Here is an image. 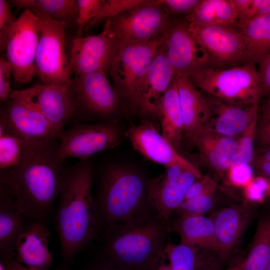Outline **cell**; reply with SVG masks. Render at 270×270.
I'll use <instances>...</instances> for the list:
<instances>
[{
  "mask_svg": "<svg viewBox=\"0 0 270 270\" xmlns=\"http://www.w3.org/2000/svg\"><path fill=\"white\" fill-rule=\"evenodd\" d=\"M92 270H136L118 264L114 262L110 261V263L106 264L100 266H98Z\"/></svg>",
  "mask_w": 270,
  "mask_h": 270,
  "instance_id": "obj_50",
  "label": "cell"
},
{
  "mask_svg": "<svg viewBox=\"0 0 270 270\" xmlns=\"http://www.w3.org/2000/svg\"><path fill=\"white\" fill-rule=\"evenodd\" d=\"M258 73L260 78L263 94L270 96V54L258 64Z\"/></svg>",
  "mask_w": 270,
  "mask_h": 270,
  "instance_id": "obj_45",
  "label": "cell"
},
{
  "mask_svg": "<svg viewBox=\"0 0 270 270\" xmlns=\"http://www.w3.org/2000/svg\"><path fill=\"white\" fill-rule=\"evenodd\" d=\"M205 99L209 117L204 129L220 134L238 138L258 116V104H232L210 95Z\"/></svg>",
  "mask_w": 270,
  "mask_h": 270,
  "instance_id": "obj_18",
  "label": "cell"
},
{
  "mask_svg": "<svg viewBox=\"0 0 270 270\" xmlns=\"http://www.w3.org/2000/svg\"><path fill=\"white\" fill-rule=\"evenodd\" d=\"M126 136L134 148L146 158L166 168L178 165L194 173L200 178L202 177L196 166L180 154L151 122L144 121L130 126Z\"/></svg>",
  "mask_w": 270,
  "mask_h": 270,
  "instance_id": "obj_17",
  "label": "cell"
},
{
  "mask_svg": "<svg viewBox=\"0 0 270 270\" xmlns=\"http://www.w3.org/2000/svg\"><path fill=\"white\" fill-rule=\"evenodd\" d=\"M262 114V120H270V96L268 97V100L263 107Z\"/></svg>",
  "mask_w": 270,
  "mask_h": 270,
  "instance_id": "obj_51",
  "label": "cell"
},
{
  "mask_svg": "<svg viewBox=\"0 0 270 270\" xmlns=\"http://www.w3.org/2000/svg\"><path fill=\"white\" fill-rule=\"evenodd\" d=\"M70 86L44 84L12 90L10 98L22 101L44 116L60 132L74 118Z\"/></svg>",
  "mask_w": 270,
  "mask_h": 270,
  "instance_id": "obj_15",
  "label": "cell"
},
{
  "mask_svg": "<svg viewBox=\"0 0 270 270\" xmlns=\"http://www.w3.org/2000/svg\"><path fill=\"white\" fill-rule=\"evenodd\" d=\"M92 169L87 160L66 168L62 180L55 225L61 254L66 260L96 239L104 228L92 194Z\"/></svg>",
  "mask_w": 270,
  "mask_h": 270,
  "instance_id": "obj_2",
  "label": "cell"
},
{
  "mask_svg": "<svg viewBox=\"0 0 270 270\" xmlns=\"http://www.w3.org/2000/svg\"><path fill=\"white\" fill-rule=\"evenodd\" d=\"M258 116L254 118L246 130L238 137L236 156L232 164H252L254 154Z\"/></svg>",
  "mask_w": 270,
  "mask_h": 270,
  "instance_id": "obj_34",
  "label": "cell"
},
{
  "mask_svg": "<svg viewBox=\"0 0 270 270\" xmlns=\"http://www.w3.org/2000/svg\"><path fill=\"white\" fill-rule=\"evenodd\" d=\"M17 10H32L38 17L64 23L68 26L76 24L78 8L76 0H12Z\"/></svg>",
  "mask_w": 270,
  "mask_h": 270,
  "instance_id": "obj_29",
  "label": "cell"
},
{
  "mask_svg": "<svg viewBox=\"0 0 270 270\" xmlns=\"http://www.w3.org/2000/svg\"><path fill=\"white\" fill-rule=\"evenodd\" d=\"M242 266V262L240 263L239 264L232 267L230 269H228L227 270H241Z\"/></svg>",
  "mask_w": 270,
  "mask_h": 270,
  "instance_id": "obj_52",
  "label": "cell"
},
{
  "mask_svg": "<svg viewBox=\"0 0 270 270\" xmlns=\"http://www.w3.org/2000/svg\"><path fill=\"white\" fill-rule=\"evenodd\" d=\"M200 178L187 170L178 180L169 178L162 173L147 184V198L158 215L169 224L172 212L184 200L186 192L192 184Z\"/></svg>",
  "mask_w": 270,
  "mask_h": 270,
  "instance_id": "obj_19",
  "label": "cell"
},
{
  "mask_svg": "<svg viewBox=\"0 0 270 270\" xmlns=\"http://www.w3.org/2000/svg\"><path fill=\"white\" fill-rule=\"evenodd\" d=\"M200 0H156L152 2L162 6L170 14L191 13Z\"/></svg>",
  "mask_w": 270,
  "mask_h": 270,
  "instance_id": "obj_40",
  "label": "cell"
},
{
  "mask_svg": "<svg viewBox=\"0 0 270 270\" xmlns=\"http://www.w3.org/2000/svg\"><path fill=\"white\" fill-rule=\"evenodd\" d=\"M56 140L28 144L20 163L0 170V184L13 194L20 211L32 221L46 223L59 196L66 168L57 156Z\"/></svg>",
  "mask_w": 270,
  "mask_h": 270,
  "instance_id": "obj_1",
  "label": "cell"
},
{
  "mask_svg": "<svg viewBox=\"0 0 270 270\" xmlns=\"http://www.w3.org/2000/svg\"><path fill=\"white\" fill-rule=\"evenodd\" d=\"M16 19L12 12L10 2L0 0V30L12 25Z\"/></svg>",
  "mask_w": 270,
  "mask_h": 270,
  "instance_id": "obj_47",
  "label": "cell"
},
{
  "mask_svg": "<svg viewBox=\"0 0 270 270\" xmlns=\"http://www.w3.org/2000/svg\"><path fill=\"white\" fill-rule=\"evenodd\" d=\"M184 122V136L192 144L204 128L209 117V108L188 74H175Z\"/></svg>",
  "mask_w": 270,
  "mask_h": 270,
  "instance_id": "obj_21",
  "label": "cell"
},
{
  "mask_svg": "<svg viewBox=\"0 0 270 270\" xmlns=\"http://www.w3.org/2000/svg\"><path fill=\"white\" fill-rule=\"evenodd\" d=\"M146 186L138 172L117 165L108 166L96 200L104 228L140 215L147 198Z\"/></svg>",
  "mask_w": 270,
  "mask_h": 270,
  "instance_id": "obj_4",
  "label": "cell"
},
{
  "mask_svg": "<svg viewBox=\"0 0 270 270\" xmlns=\"http://www.w3.org/2000/svg\"><path fill=\"white\" fill-rule=\"evenodd\" d=\"M268 14L270 0H252L246 14L245 26L252 20Z\"/></svg>",
  "mask_w": 270,
  "mask_h": 270,
  "instance_id": "obj_44",
  "label": "cell"
},
{
  "mask_svg": "<svg viewBox=\"0 0 270 270\" xmlns=\"http://www.w3.org/2000/svg\"><path fill=\"white\" fill-rule=\"evenodd\" d=\"M270 262V218L258 224L250 250L241 270H266Z\"/></svg>",
  "mask_w": 270,
  "mask_h": 270,
  "instance_id": "obj_32",
  "label": "cell"
},
{
  "mask_svg": "<svg viewBox=\"0 0 270 270\" xmlns=\"http://www.w3.org/2000/svg\"><path fill=\"white\" fill-rule=\"evenodd\" d=\"M175 75L166 54L164 42L152 60L141 92L138 109L146 114L158 116L160 100Z\"/></svg>",
  "mask_w": 270,
  "mask_h": 270,
  "instance_id": "obj_22",
  "label": "cell"
},
{
  "mask_svg": "<svg viewBox=\"0 0 270 270\" xmlns=\"http://www.w3.org/2000/svg\"><path fill=\"white\" fill-rule=\"evenodd\" d=\"M268 178V180H269V181L270 182V175L269 176Z\"/></svg>",
  "mask_w": 270,
  "mask_h": 270,
  "instance_id": "obj_55",
  "label": "cell"
},
{
  "mask_svg": "<svg viewBox=\"0 0 270 270\" xmlns=\"http://www.w3.org/2000/svg\"><path fill=\"white\" fill-rule=\"evenodd\" d=\"M58 157L63 160L68 158L80 160L118 144V128L111 123L78 124L58 134Z\"/></svg>",
  "mask_w": 270,
  "mask_h": 270,
  "instance_id": "obj_13",
  "label": "cell"
},
{
  "mask_svg": "<svg viewBox=\"0 0 270 270\" xmlns=\"http://www.w3.org/2000/svg\"><path fill=\"white\" fill-rule=\"evenodd\" d=\"M212 220L220 250L226 259L238 242L252 218L250 208L244 205L226 207L213 212Z\"/></svg>",
  "mask_w": 270,
  "mask_h": 270,
  "instance_id": "obj_23",
  "label": "cell"
},
{
  "mask_svg": "<svg viewBox=\"0 0 270 270\" xmlns=\"http://www.w3.org/2000/svg\"><path fill=\"white\" fill-rule=\"evenodd\" d=\"M237 139L204 129L192 144L198 148L203 160L210 168L223 174L228 172L234 162Z\"/></svg>",
  "mask_w": 270,
  "mask_h": 270,
  "instance_id": "obj_26",
  "label": "cell"
},
{
  "mask_svg": "<svg viewBox=\"0 0 270 270\" xmlns=\"http://www.w3.org/2000/svg\"><path fill=\"white\" fill-rule=\"evenodd\" d=\"M9 132L26 142L58 140L60 132L41 114L18 99L10 98L0 112V132Z\"/></svg>",
  "mask_w": 270,
  "mask_h": 270,
  "instance_id": "obj_14",
  "label": "cell"
},
{
  "mask_svg": "<svg viewBox=\"0 0 270 270\" xmlns=\"http://www.w3.org/2000/svg\"><path fill=\"white\" fill-rule=\"evenodd\" d=\"M13 194L0 184V256L4 260L15 255L18 238L28 224Z\"/></svg>",
  "mask_w": 270,
  "mask_h": 270,
  "instance_id": "obj_25",
  "label": "cell"
},
{
  "mask_svg": "<svg viewBox=\"0 0 270 270\" xmlns=\"http://www.w3.org/2000/svg\"><path fill=\"white\" fill-rule=\"evenodd\" d=\"M147 2V0H104L96 17L89 23L94 26L104 18H112L130 8Z\"/></svg>",
  "mask_w": 270,
  "mask_h": 270,
  "instance_id": "obj_36",
  "label": "cell"
},
{
  "mask_svg": "<svg viewBox=\"0 0 270 270\" xmlns=\"http://www.w3.org/2000/svg\"><path fill=\"white\" fill-rule=\"evenodd\" d=\"M166 54L175 74H188L210 66V58L190 30L188 23L172 22L166 32Z\"/></svg>",
  "mask_w": 270,
  "mask_h": 270,
  "instance_id": "obj_16",
  "label": "cell"
},
{
  "mask_svg": "<svg viewBox=\"0 0 270 270\" xmlns=\"http://www.w3.org/2000/svg\"><path fill=\"white\" fill-rule=\"evenodd\" d=\"M214 195L208 193L184 200L175 211L180 218L204 216L214 206Z\"/></svg>",
  "mask_w": 270,
  "mask_h": 270,
  "instance_id": "obj_35",
  "label": "cell"
},
{
  "mask_svg": "<svg viewBox=\"0 0 270 270\" xmlns=\"http://www.w3.org/2000/svg\"><path fill=\"white\" fill-rule=\"evenodd\" d=\"M256 138L260 148L270 147V120H262L260 126H257Z\"/></svg>",
  "mask_w": 270,
  "mask_h": 270,
  "instance_id": "obj_48",
  "label": "cell"
},
{
  "mask_svg": "<svg viewBox=\"0 0 270 270\" xmlns=\"http://www.w3.org/2000/svg\"><path fill=\"white\" fill-rule=\"evenodd\" d=\"M40 19V36L35 58V76L46 84L70 86L71 74L65 49L62 22Z\"/></svg>",
  "mask_w": 270,
  "mask_h": 270,
  "instance_id": "obj_9",
  "label": "cell"
},
{
  "mask_svg": "<svg viewBox=\"0 0 270 270\" xmlns=\"http://www.w3.org/2000/svg\"><path fill=\"white\" fill-rule=\"evenodd\" d=\"M40 36V19L26 9L12 25L0 30V50L10 64L12 76L26 84L35 76V58Z\"/></svg>",
  "mask_w": 270,
  "mask_h": 270,
  "instance_id": "obj_7",
  "label": "cell"
},
{
  "mask_svg": "<svg viewBox=\"0 0 270 270\" xmlns=\"http://www.w3.org/2000/svg\"><path fill=\"white\" fill-rule=\"evenodd\" d=\"M50 236L46 223L41 221L28 223L18 240L16 260L30 268L48 270L53 260L48 249Z\"/></svg>",
  "mask_w": 270,
  "mask_h": 270,
  "instance_id": "obj_20",
  "label": "cell"
},
{
  "mask_svg": "<svg viewBox=\"0 0 270 270\" xmlns=\"http://www.w3.org/2000/svg\"><path fill=\"white\" fill-rule=\"evenodd\" d=\"M4 264L5 270H41L26 266L18 262L14 256L2 260L0 261ZM54 270H66L63 268H58Z\"/></svg>",
  "mask_w": 270,
  "mask_h": 270,
  "instance_id": "obj_49",
  "label": "cell"
},
{
  "mask_svg": "<svg viewBox=\"0 0 270 270\" xmlns=\"http://www.w3.org/2000/svg\"><path fill=\"white\" fill-rule=\"evenodd\" d=\"M69 92L74 109V118L82 120L108 118L118 110L120 100L104 72L74 76L71 80Z\"/></svg>",
  "mask_w": 270,
  "mask_h": 270,
  "instance_id": "obj_8",
  "label": "cell"
},
{
  "mask_svg": "<svg viewBox=\"0 0 270 270\" xmlns=\"http://www.w3.org/2000/svg\"><path fill=\"white\" fill-rule=\"evenodd\" d=\"M168 224L158 215L140 214L106 228L104 248L110 261L136 270H148L165 245Z\"/></svg>",
  "mask_w": 270,
  "mask_h": 270,
  "instance_id": "obj_3",
  "label": "cell"
},
{
  "mask_svg": "<svg viewBox=\"0 0 270 270\" xmlns=\"http://www.w3.org/2000/svg\"><path fill=\"white\" fill-rule=\"evenodd\" d=\"M240 30L246 48V64H258L270 54V14L252 20Z\"/></svg>",
  "mask_w": 270,
  "mask_h": 270,
  "instance_id": "obj_30",
  "label": "cell"
},
{
  "mask_svg": "<svg viewBox=\"0 0 270 270\" xmlns=\"http://www.w3.org/2000/svg\"><path fill=\"white\" fill-rule=\"evenodd\" d=\"M0 270H5L4 266L2 262L0 263Z\"/></svg>",
  "mask_w": 270,
  "mask_h": 270,
  "instance_id": "obj_53",
  "label": "cell"
},
{
  "mask_svg": "<svg viewBox=\"0 0 270 270\" xmlns=\"http://www.w3.org/2000/svg\"><path fill=\"white\" fill-rule=\"evenodd\" d=\"M230 182L236 186L245 187L253 178V168L250 164H232L227 172Z\"/></svg>",
  "mask_w": 270,
  "mask_h": 270,
  "instance_id": "obj_39",
  "label": "cell"
},
{
  "mask_svg": "<svg viewBox=\"0 0 270 270\" xmlns=\"http://www.w3.org/2000/svg\"><path fill=\"white\" fill-rule=\"evenodd\" d=\"M217 184L214 180L208 176H202L190 186L186 192L184 200L205 194L214 193Z\"/></svg>",
  "mask_w": 270,
  "mask_h": 270,
  "instance_id": "obj_42",
  "label": "cell"
},
{
  "mask_svg": "<svg viewBox=\"0 0 270 270\" xmlns=\"http://www.w3.org/2000/svg\"><path fill=\"white\" fill-rule=\"evenodd\" d=\"M169 15L162 6L147 0L109 18L119 50L128 44L148 40L166 33L172 22Z\"/></svg>",
  "mask_w": 270,
  "mask_h": 270,
  "instance_id": "obj_10",
  "label": "cell"
},
{
  "mask_svg": "<svg viewBox=\"0 0 270 270\" xmlns=\"http://www.w3.org/2000/svg\"><path fill=\"white\" fill-rule=\"evenodd\" d=\"M266 270H270V262H269L268 266H267Z\"/></svg>",
  "mask_w": 270,
  "mask_h": 270,
  "instance_id": "obj_54",
  "label": "cell"
},
{
  "mask_svg": "<svg viewBox=\"0 0 270 270\" xmlns=\"http://www.w3.org/2000/svg\"><path fill=\"white\" fill-rule=\"evenodd\" d=\"M28 144L14 134L0 132V170L16 166L22 160Z\"/></svg>",
  "mask_w": 270,
  "mask_h": 270,
  "instance_id": "obj_33",
  "label": "cell"
},
{
  "mask_svg": "<svg viewBox=\"0 0 270 270\" xmlns=\"http://www.w3.org/2000/svg\"><path fill=\"white\" fill-rule=\"evenodd\" d=\"M236 17V27L242 29L246 25V14L252 0H231Z\"/></svg>",
  "mask_w": 270,
  "mask_h": 270,
  "instance_id": "obj_46",
  "label": "cell"
},
{
  "mask_svg": "<svg viewBox=\"0 0 270 270\" xmlns=\"http://www.w3.org/2000/svg\"><path fill=\"white\" fill-rule=\"evenodd\" d=\"M187 22L200 26L232 24L236 27V17L231 0H200L185 17Z\"/></svg>",
  "mask_w": 270,
  "mask_h": 270,
  "instance_id": "obj_31",
  "label": "cell"
},
{
  "mask_svg": "<svg viewBox=\"0 0 270 270\" xmlns=\"http://www.w3.org/2000/svg\"><path fill=\"white\" fill-rule=\"evenodd\" d=\"M12 68L9 62L6 58H1L0 60V100L4 102H7L12 92L10 80Z\"/></svg>",
  "mask_w": 270,
  "mask_h": 270,
  "instance_id": "obj_41",
  "label": "cell"
},
{
  "mask_svg": "<svg viewBox=\"0 0 270 270\" xmlns=\"http://www.w3.org/2000/svg\"><path fill=\"white\" fill-rule=\"evenodd\" d=\"M252 164L260 176L268 178L270 175V147L254 152Z\"/></svg>",
  "mask_w": 270,
  "mask_h": 270,
  "instance_id": "obj_43",
  "label": "cell"
},
{
  "mask_svg": "<svg viewBox=\"0 0 270 270\" xmlns=\"http://www.w3.org/2000/svg\"><path fill=\"white\" fill-rule=\"evenodd\" d=\"M78 8L77 38L82 37V33L86 24L97 16L104 0H76Z\"/></svg>",
  "mask_w": 270,
  "mask_h": 270,
  "instance_id": "obj_37",
  "label": "cell"
},
{
  "mask_svg": "<svg viewBox=\"0 0 270 270\" xmlns=\"http://www.w3.org/2000/svg\"><path fill=\"white\" fill-rule=\"evenodd\" d=\"M206 251L188 244L168 242L148 270H212L214 260Z\"/></svg>",
  "mask_w": 270,
  "mask_h": 270,
  "instance_id": "obj_24",
  "label": "cell"
},
{
  "mask_svg": "<svg viewBox=\"0 0 270 270\" xmlns=\"http://www.w3.org/2000/svg\"><path fill=\"white\" fill-rule=\"evenodd\" d=\"M158 116L160 120L162 134L177 150H179L184 137V122L174 80L160 100Z\"/></svg>",
  "mask_w": 270,
  "mask_h": 270,
  "instance_id": "obj_28",
  "label": "cell"
},
{
  "mask_svg": "<svg viewBox=\"0 0 270 270\" xmlns=\"http://www.w3.org/2000/svg\"><path fill=\"white\" fill-rule=\"evenodd\" d=\"M119 50V42L106 22L102 32L96 35L76 38L71 48L69 66L71 76H80L110 70Z\"/></svg>",
  "mask_w": 270,
  "mask_h": 270,
  "instance_id": "obj_12",
  "label": "cell"
},
{
  "mask_svg": "<svg viewBox=\"0 0 270 270\" xmlns=\"http://www.w3.org/2000/svg\"><path fill=\"white\" fill-rule=\"evenodd\" d=\"M188 76L194 85L207 94L232 104H258L263 94L254 63L226 68L206 66Z\"/></svg>",
  "mask_w": 270,
  "mask_h": 270,
  "instance_id": "obj_5",
  "label": "cell"
},
{
  "mask_svg": "<svg viewBox=\"0 0 270 270\" xmlns=\"http://www.w3.org/2000/svg\"><path fill=\"white\" fill-rule=\"evenodd\" d=\"M170 228L179 235L180 243L214 252L220 258V247L210 217L204 216L179 217Z\"/></svg>",
  "mask_w": 270,
  "mask_h": 270,
  "instance_id": "obj_27",
  "label": "cell"
},
{
  "mask_svg": "<svg viewBox=\"0 0 270 270\" xmlns=\"http://www.w3.org/2000/svg\"><path fill=\"white\" fill-rule=\"evenodd\" d=\"M166 33L152 40L128 44L120 49L110 70L114 90L132 110L138 109L148 70L164 44Z\"/></svg>",
  "mask_w": 270,
  "mask_h": 270,
  "instance_id": "obj_6",
  "label": "cell"
},
{
  "mask_svg": "<svg viewBox=\"0 0 270 270\" xmlns=\"http://www.w3.org/2000/svg\"><path fill=\"white\" fill-rule=\"evenodd\" d=\"M244 188V196L250 202H259L270 192V182L268 178L258 176L253 178Z\"/></svg>",
  "mask_w": 270,
  "mask_h": 270,
  "instance_id": "obj_38",
  "label": "cell"
},
{
  "mask_svg": "<svg viewBox=\"0 0 270 270\" xmlns=\"http://www.w3.org/2000/svg\"><path fill=\"white\" fill-rule=\"evenodd\" d=\"M188 27L194 37L208 54L210 66L226 68L246 64L244 40L240 30L234 26H200L188 23Z\"/></svg>",
  "mask_w": 270,
  "mask_h": 270,
  "instance_id": "obj_11",
  "label": "cell"
}]
</instances>
